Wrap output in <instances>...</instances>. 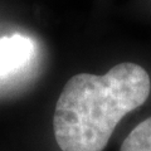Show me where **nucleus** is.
<instances>
[{
    "label": "nucleus",
    "instance_id": "1",
    "mask_svg": "<svg viewBox=\"0 0 151 151\" xmlns=\"http://www.w3.org/2000/svg\"><path fill=\"white\" fill-rule=\"evenodd\" d=\"M151 89L144 67L125 62L107 73H79L65 83L55 105L54 137L62 151H103L116 126L144 105Z\"/></svg>",
    "mask_w": 151,
    "mask_h": 151
},
{
    "label": "nucleus",
    "instance_id": "2",
    "mask_svg": "<svg viewBox=\"0 0 151 151\" xmlns=\"http://www.w3.org/2000/svg\"><path fill=\"white\" fill-rule=\"evenodd\" d=\"M33 49L32 40L20 34L0 38V77L25 65L33 54Z\"/></svg>",
    "mask_w": 151,
    "mask_h": 151
},
{
    "label": "nucleus",
    "instance_id": "3",
    "mask_svg": "<svg viewBox=\"0 0 151 151\" xmlns=\"http://www.w3.org/2000/svg\"><path fill=\"white\" fill-rule=\"evenodd\" d=\"M120 151H151V117L140 122L130 132Z\"/></svg>",
    "mask_w": 151,
    "mask_h": 151
}]
</instances>
